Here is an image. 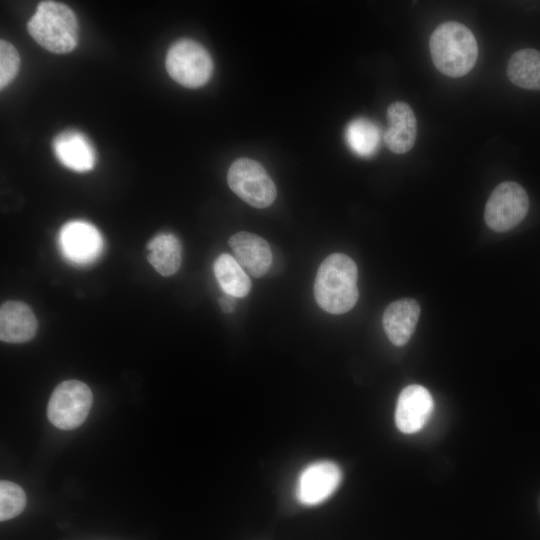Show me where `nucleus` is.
<instances>
[{
	"instance_id": "19",
	"label": "nucleus",
	"mask_w": 540,
	"mask_h": 540,
	"mask_svg": "<svg viewBox=\"0 0 540 540\" xmlns=\"http://www.w3.org/2000/svg\"><path fill=\"white\" fill-rule=\"evenodd\" d=\"M345 136L349 147L362 157L373 155L380 141L379 129L365 118H358L350 122L346 128Z\"/></svg>"
},
{
	"instance_id": "14",
	"label": "nucleus",
	"mask_w": 540,
	"mask_h": 540,
	"mask_svg": "<svg viewBox=\"0 0 540 540\" xmlns=\"http://www.w3.org/2000/svg\"><path fill=\"white\" fill-rule=\"evenodd\" d=\"M420 315V306L410 298L392 302L384 311L382 323L389 340L396 346L405 345L412 336Z\"/></svg>"
},
{
	"instance_id": "16",
	"label": "nucleus",
	"mask_w": 540,
	"mask_h": 540,
	"mask_svg": "<svg viewBox=\"0 0 540 540\" xmlns=\"http://www.w3.org/2000/svg\"><path fill=\"white\" fill-rule=\"evenodd\" d=\"M148 261L162 276H170L178 271L181 265V244L171 233L156 235L148 244Z\"/></svg>"
},
{
	"instance_id": "4",
	"label": "nucleus",
	"mask_w": 540,
	"mask_h": 540,
	"mask_svg": "<svg viewBox=\"0 0 540 540\" xmlns=\"http://www.w3.org/2000/svg\"><path fill=\"white\" fill-rule=\"evenodd\" d=\"M165 65L170 77L187 88L204 85L213 72L210 54L191 39H180L173 43L167 52Z\"/></svg>"
},
{
	"instance_id": "2",
	"label": "nucleus",
	"mask_w": 540,
	"mask_h": 540,
	"mask_svg": "<svg viewBox=\"0 0 540 540\" xmlns=\"http://www.w3.org/2000/svg\"><path fill=\"white\" fill-rule=\"evenodd\" d=\"M429 47L433 64L449 77L466 75L478 58L475 36L469 28L455 21L440 24L430 36Z\"/></svg>"
},
{
	"instance_id": "9",
	"label": "nucleus",
	"mask_w": 540,
	"mask_h": 540,
	"mask_svg": "<svg viewBox=\"0 0 540 540\" xmlns=\"http://www.w3.org/2000/svg\"><path fill=\"white\" fill-rule=\"evenodd\" d=\"M59 244L68 260L86 264L99 256L103 243L99 231L92 224L85 221H71L61 228Z\"/></svg>"
},
{
	"instance_id": "10",
	"label": "nucleus",
	"mask_w": 540,
	"mask_h": 540,
	"mask_svg": "<svg viewBox=\"0 0 540 540\" xmlns=\"http://www.w3.org/2000/svg\"><path fill=\"white\" fill-rule=\"evenodd\" d=\"M434 408L430 392L421 385L405 387L397 400L395 423L405 434L420 431L429 420Z\"/></svg>"
},
{
	"instance_id": "21",
	"label": "nucleus",
	"mask_w": 540,
	"mask_h": 540,
	"mask_svg": "<svg viewBox=\"0 0 540 540\" xmlns=\"http://www.w3.org/2000/svg\"><path fill=\"white\" fill-rule=\"evenodd\" d=\"M20 57L16 48L8 41H0V88L6 87L17 75Z\"/></svg>"
},
{
	"instance_id": "18",
	"label": "nucleus",
	"mask_w": 540,
	"mask_h": 540,
	"mask_svg": "<svg viewBox=\"0 0 540 540\" xmlns=\"http://www.w3.org/2000/svg\"><path fill=\"white\" fill-rule=\"evenodd\" d=\"M215 277L225 294L245 297L251 290V281L243 267L229 254H221L214 262Z\"/></svg>"
},
{
	"instance_id": "13",
	"label": "nucleus",
	"mask_w": 540,
	"mask_h": 540,
	"mask_svg": "<svg viewBox=\"0 0 540 540\" xmlns=\"http://www.w3.org/2000/svg\"><path fill=\"white\" fill-rule=\"evenodd\" d=\"M37 331V319L28 305L7 301L0 308V339L7 343L31 340Z\"/></svg>"
},
{
	"instance_id": "11",
	"label": "nucleus",
	"mask_w": 540,
	"mask_h": 540,
	"mask_svg": "<svg viewBox=\"0 0 540 540\" xmlns=\"http://www.w3.org/2000/svg\"><path fill=\"white\" fill-rule=\"evenodd\" d=\"M388 128L384 142L388 149L396 154L411 150L417 135V121L409 104L395 101L387 108Z\"/></svg>"
},
{
	"instance_id": "15",
	"label": "nucleus",
	"mask_w": 540,
	"mask_h": 540,
	"mask_svg": "<svg viewBox=\"0 0 540 540\" xmlns=\"http://www.w3.org/2000/svg\"><path fill=\"white\" fill-rule=\"evenodd\" d=\"M53 151L58 160L67 168L86 172L95 165V151L85 135L78 131H65L53 141Z\"/></svg>"
},
{
	"instance_id": "1",
	"label": "nucleus",
	"mask_w": 540,
	"mask_h": 540,
	"mask_svg": "<svg viewBox=\"0 0 540 540\" xmlns=\"http://www.w3.org/2000/svg\"><path fill=\"white\" fill-rule=\"evenodd\" d=\"M357 280V266L349 256L329 255L319 266L314 282L317 304L331 314L348 312L358 300Z\"/></svg>"
},
{
	"instance_id": "12",
	"label": "nucleus",
	"mask_w": 540,
	"mask_h": 540,
	"mask_svg": "<svg viewBox=\"0 0 540 540\" xmlns=\"http://www.w3.org/2000/svg\"><path fill=\"white\" fill-rule=\"evenodd\" d=\"M229 245L237 262L254 277H262L272 263V252L269 244L262 237L238 232L229 239Z\"/></svg>"
},
{
	"instance_id": "6",
	"label": "nucleus",
	"mask_w": 540,
	"mask_h": 540,
	"mask_svg": "<svg viewBox=\"0 0 540 540\" xmlns=\"http://www.w3.org/2000/svg\"><path fill=\"white\" fill-rule=\"evenodd\" d=\"M230 189L255 208H266L276 198V187L264 167L255 160L238 158L227 174Z\"/></svg>"
},
{
	"instance_id": "5",
	"label": "nucleus",
	"mask_w": 540,
	"mask_h": 540,
	"mask_svg": "<svg viewBox=\"0 0 540 540\" xmlns=\"http://www.w3.org/2000/svg\"><path fill=\"white\" fill-rule=\"evenodd\" d=\"M93 402L90 388L79 380H66L52 392L47 417L55 427L72 430L87 418Z\"/></svg>"
},
{
	"instance_id": "20",
	"label": "nucleus",
	"mask_w": 540,
	"mask_h": 540,
	"mask_svg": "<svg viewBox=\"0 0 540 540\" xmlns=\"http://www.w3.org/2000/svg\"><path fill=\"white\" fill-rule=\"evenodd\" d=\"M24 490L14 482H0V520L6 521L18 516L26 506Z\"/></svg>"
},
{
	"instance_id": "22",
	"label": "nucleus",
	"mask_w": 540,
	"mask_h": 540,
	"mask_svg": "<svg viewBox=\"0 0 540 540\" xmlns=\"http://www.w3.org/2000/svg\"><path fill=\"white\" fill-rule=\"evenodd\" d=\"M235 297L225 294L219 298V304L223 312L231 313L235 309Z\"/></svg>"
},
{
	"instance_id": "17",
	"label": "nucleus",
	"mask_w": 540,
	"mask_h": 540,
	"mask_svg": "<svg viewBox=\"0 0 540 540\" xmlns=\"http://www.w3.org/2000/svg\"><path fill=\"white\" fill-rule=\"evenodd\" d=\"M507 75L520 88L540 90V51L530 48L516 51L509 59Z\"/></svg>"
},
{
	"instance_id": "7",
	"label": "nucleus",
	"mask_w": 540,
	"mask_h": 540,
	"mask_svg": "<svg viewBox=\"0 0 540 540\" xmlns=\"http://www.w3.org/2000/svg\"><path fill=\"white\" fill-rule=\"evenodd\" d=\"M529 199L524 188L516 182L499 184L491 193L484 218L494 231L505 232L517 226L526 216Z\"/></svg>"
},
{
	"instance_id": "8",
	"label": "nucleus",
	"mask_w": 540,
	"mask_h": 540,
	"mask_svg": "<svg viewBox=\"0 0 540 540\" xmlns=\"http://www.w3.org/2000/svg\"><path fill=\"white\" fill-rule=\"evenodd\" d=\"M342 480L340 467L332 461H318L308 465L300 473L295 494L304 505L319 504L330 497Z\"/></svg>"
},
{
	"instance_id": "3",
	"label": "nucleus",
	"mask_w": 540,
	"mask_h": 540,
	"mask_svg": "<svg viewBox=\"0 0 540 540\" xmlns=\"http://www.w3.org/2000/svg\"><path fill=\"white\" fill-rule=\"evenodd\" d=\"M32 38L46 50L64 54L78 43V22L70 7L55 1L39 3L27 24Z\"/></svg>"
}]
</instances>
